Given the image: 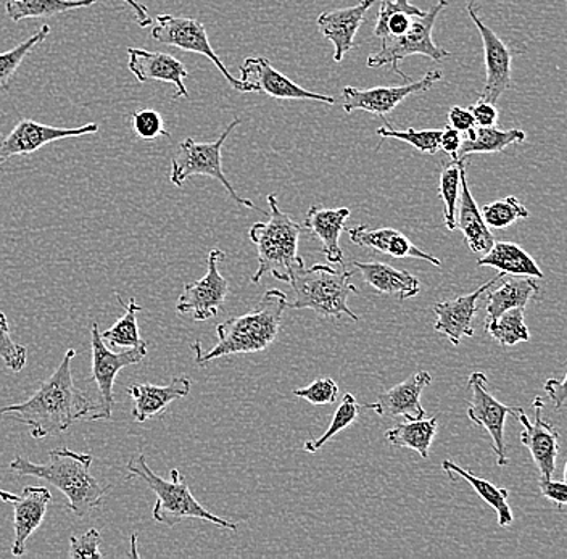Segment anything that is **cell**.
I'll use <instances>...</instances> for the list:
<instances>
[{"mask_svg": "<svg viewBox=\"0 0 567 559\" xmlns=\"http://www.w3.org/2000/svg\"><path fill=\"white\" fill-rule=\"evenodd\" d=\"M76 350L70 349L59 368L27 402L2 406L0 416H13L30 429L31 437H53L69 431L76 421L87 420L95 403L76 387L71 374V363Z\"/></svg>", "mask_w": 567, "mask_h": 559, "instance_id": "1", "label": "cell"}, {"mask_svg": "<svg viewBox=\"0 0 567 559\" xmlns=\"http://www.w3.org/2000/svg\"><path fill=\"white\" fill-rule=\"evenodd\" d=\"M287 303L289 302L282 290H268L254 310L218 324L216 328L218 342L212 350L204 352L200 343H193L195 363L198 366H205L210 361L223 359V356L265 352L281 331L282 314Z\"/></svg>", "mask_w": 567, "mask_h": 559, "instance_id": "2", "label": "cell"}, {"mask_svg": "<svg viewBox=\"0 0 567 559\" xmlns=\"http://www.w3.org/2000/svg\"><path fill=\"white\" fill-rule=\"evenodd\" d=\"M48 456V462L41 465L17 456L10 462L9 468L17 476L38 477L59 488L69 500L71 513L78 518H86L101 505L106 491V487L91 474L94 456L66 447L55 448Z\"/></svg>", "mask_w": 567, "mask_h": 559, "instance_id": "3", "label": "cell"}, {"mask_svg": "<svg viewBox=\"0 0 567 559\" xmlns=\"http://www.w3.org/2000/svg\"><path fill=\"white\" fill-rule=\"evenodd\" d=\"M354 272L357 270L337 271L332 265L322 263L305 268L303 258L297 257L289 268V284L296 299L287 303V308L311 310L324 318L360 320L347 303L350 293H358L357 286L350 284Z\"/></svg>", "mask_w": 567, "mask_h": 559, "instance_id": "4", "label": "cell"}, {"mask_svg": "<svg viewBox=\"0 0 567 559\" xmlns=\"http://www.w3.org/2000/svg\"><path fill=\"white\" fill-rule=\"evenodd\" d=\"M127 470L131 473L127 480L140 479L157 495V504L152 509L154 521L175 527L184 519H200L230 532H237V524L213 515L205 506L198 504L179 469H172V479L165 480L151 469L144 455H136L127 463Z\"/></svg>", "mask_w": 567, "mask_h": 559, "instance_id": "5", "label": "cell"}, {"mask_svg": "<svg viewBox=\"0 0 567 559\" xmlns=\"http://www.w3.org/2000/svg\"><path fill=\"white\" fill-rule=\"evenodd\" d=\"M268 221L255 222L248 231L257 246L258 270L251 276V284H258L266 275L289 284V268L299 257V239L303 228L281 210L276 194L266 197Z\"/></svg>", "mask_w": 567, "mask_h": 559, "instance_id": "6", "label": "cell"}, {"mask_svg": "<svg viewBox=\"0 0 567 559\" xmlns=\"http://www.w3.org/2000/svg\"><path fill=\"white\" fill-rule=\"evenodd\" d=\"M446 6H449V0H439V3H435L423 17H413L405 33L400 34V37L382 38V48L375 54L368 56L367 65L370 69L390 66L393 73L403 77L405 83H410L413 80L400 70V60L413 55L427 56V59L435 60V62L450 59L452 52L439 48L432 39L435 20Z\"/></svg>", "mask_w": 567, "mask_h": 559, "instance_id": "7", "label": "cell"}, {"mask_svg": "<svg viewBox=\"0 0 567 559\" xmlns=\"http://www.w3.org/2000/svg\"><path fill=\"white\" fill-rule=\"evenodd\" d=\"M240 120L236 118L225 131L218 139L213 143H197L193 137H187L183 143L179 144V151H177L176 157L172 161V173H169V180L173 186L183 187V184L193 176H208L218 180L230 196V199L236 201L240 207L250 208V210L261 211L266 215V211L260 210L254 201L243 199L239 194L234 189L233 184L226 178L225 172H223V158L221 151L229 134L240 125Z\"/></svg>", "mask_w": 567, "mask_h": 559, "instance_id": "8", "label": "cell"}, {"mask_svg": "<svg viewBox=\"0 0 567 559\" xmlns=\"http://www.w3.org/2000/svg\"><path fill=\"white\" fill-rule=\"evenodd\" d=\"M147 349L148 345L145 342L123 353L112 352L102 339L99 324H91L92 381L97 387L99 402L87 420H112L113 406L116 405L115 394H113L116 376L124 368L140 364L147 356Z\"/></svg>", "mask_w": 567, "mask_h": 559, "instance_id": "9", "label": "cell"}, {"mask_svg": "<svg viewBox=\"0 0 567 559\" xmlns=\"http://www.w3.org/2000/svg\"><path fill=\"white\" fill-rule=\"evenodd\" d=\"M151 37L154 41L159 42V44L207 56L213 65L219 70V73L226 77V81H228L234 90L244 92V94L250 92L243 81L236 80V77L229 73L225 63H223L221 59L213 51L210 41H208L207 30H205L202 21L190 19V17H173L165 13V15L157 17V24L152 28Z\"/></svg>", "mask_w": 567, "mask_h": 559, "instance_id": "10", "label": "cell"}, {"mask_svg": "<svg viewBox=\"0 0 567 559\" xmlns=\"http://www.w3.org/2000/svg\"><path fill=\"white\" fill-rule=\"evenodd\" d=\"M225 260L223 250L215 249L208 253L204 278L184 286L177 299L176 310L181 314L190 313L194 321H207L219 313L229 293L228 279L219 272V263Z\"/></svg>", "mask_w": 567, "mask_h": 559, "instance_id": "11", "label": "cell"}, {"mask_svg": "<svg viewBox=\"0 0 567 559\" xmlns=\"http://www.w3.org/2000/svg\"><path fill=\"white\" fill-rule=\"evenodd\" d=\"M473 398L467 408V417L471 423L487 431L492 438V448L496 455V465L508 466L509 459L506 456L505 423L506 417L512 415V406L503 405L488 391V380L484 373L471 374L467 380Z\"/></svg>", "mask_w": 567, "mask_h": 559, "instance_id": "12", "label": "cell"}, {"mask_svg": "<svg viewBox=\"0 0 567 559\" xmlns=\"http://www.w3.org/2000/svg\"><path fill=\"white\" fill-rule=\"evenodd\" d=\"M467 13H470L471 20L476 24L478 34L482 38V45H484L487 77H485L484 90L481 91L478 101L491 102V104L496 105L499 95H503V92L513 87L512 63L516 51L509 49L503 42V39L496 37L495 31L491 30L482 21L476 3L471 2L467 6Z\"/></svg>", "mask_w": 567, "mask_h": 559, "instance_id": "13", "label": "cell"}, {"mask_svg": "<svg viewBox=\"0 0 567 559\" xmlns=\"http://www.w3.org/2000/svg\"><path fill=\"white\" fill-rule=\"evenodd\" d=\"M442 77V70H431L420 81H410L403 86H379L371 87V90H357V87L347 86L342 90L343 110L347 113L361 110V112L372 113V115L384 120L385 115L393 112V108L402 104L406 97L432 90V86Z\"/></svg>", "mask_w": 567, "mask_h": 559, "instance_id": "14", "label": "cell"}, {"mask_svg": "<svg viewBox=\"0 0 567 559\" xmlns=\"http://www.w3.org/2000/svg\"><path fill=\"white\" fill-rule=\"evenodd\" d=\"M97 131V123H89V125L80 127H53L41 125L34 120H20L9 134H0V165L17 155L28 157L55 141L87 136Z\"/></svg>", "mask_w": 567, "mask_h": 559, "instance_id": "15", "label": "cell"}, {"mask_svg": "<svg viewBox=\"0 0 567 559\" xmlns=\"http://www.w3.org/2000/svg\"><path fill=\"white\" fill-rule=\"evenodd\" d=\"M240 81L250 92H260L272 99L282 101H317L322 104L334 105L336 99L331 95L318 94L303 90L289 77L279 73L266 56H248L240 65Z\"/></svg>", "mask_w": 567, "mask_h": 559, "instance_id": "16", "label": "cell"}, {"mask_svg": "<svg viewBox=\"0 0 567 559\" xmlns=\"http://www.w3.org/2000/svg\"><path fill=\"white\" fill-rule=\"evenodd\" d=\"M544 400L537 397L534 400L535 421L532 423L526 412L519 406H512V415L519 420L524 431L520 433V444L529 451L535 466H537L540 477L549 479L556 470V459L559 455V444L561 435L558 431L544 420Z\"/></svg>", "mask_w": 567, "mask_h": 559, "instance_id": "17", "label": "cell"}, {"mask_svg": "<svg viewBox=\"0 0 567 559\" xmlns=\"http://www.w3.org/2000/svg\"><path fill=\"white\" fill-rule=\"evenodd\" d=\"M503 276H505L503 272H498L496 278L485 282L474 292L434 306L435 318H437L434 324L435 331L449 339L453 345H460L463 338H474V320H476L478 310V299L488 289L494 288Z\"/></svg>", "mask_w": 567, "mask_h": 559, "instance_id": "18", "label": "cell"}, {"mask_svg": "<svg viewBox=\"0 0 567 559\" xmlns=\"http://www.w3.org/2000/svg\"><path fill=\"white\" fill-rule=\"evenodd\" d=\"M432 382L431 373L417 371L406 381L400 382L395 387L389 389L379 395L375 403H367L361 408L372 410L382 417H405L406 421H417L425 417L424 406L421 405V395Z\"/></svg>", "mask_w": 567, "mask_h": 559, "instance_id": "19", "label": "cell"}, {"mask_svg": "<svg viewBox=\"0 0 567 559\" xmlns=\"http://www.w3.org/2000/svg\"><path fill=\"white\" fill-rule=\"evenodd\" d=\"M127 55H130L127 69L140 83H148V81L169 83L176 87L177 97H189V91L186 87V77L189 76V72L176 56L137 48L127 49Z\"/></svg>", "mask_w": 567, "mask_h": 559, "instance_id": "20", "label": "cell"}, {"mask_svg": "<svg viewBox=\"0 0 567 559\" xmlns=\"http://www.w3.org/2000/svg\"><path fill=\"white\" fill-rule=\"evenodd\" d=\"M374 3L375 0H360L357 6L331 10L318 17L319 31L334 45L336 63L342 62L343 56L354 48V37Z\"/></svg>", "mask_w": 567, "mask_h": 559, "instance_id": "21", "label": "cell"}, {"mask_svg": "<svg viewBox=\"0 0 567 559\" xmlns=\"http://www.w3.org/2000/svg\"><path fill=\"white\" fill-rule=\"evenodd\" d=\"M51 501L52 494L48 487H27L23 494L18 495V500L13 501L16 539L12 544V557H23L27 553V541L44 522Z\"/></svg>", "mask_w": 567, "mask_h": 559, "instance_id": "22", "label": "cell"}, {"mask_svg": "<svg viewBox=\"0 0 567 559\" xmlns=\"http://www.w3.org/2000/svg\"><path fill=\"white\" fill-rule=\"evenodd\" d=\"M349 218V208H326L313 205L303 219L305 231L318 237L329 265L343 267L346 263L342 247H340V236L346 231V222Z\"/></svg>", "mask_w": 567, "mask_h": 559, "instance_id": "23", "label": "cell"}, {"mask_svg": "<svg viewBox=\"0 0 567 559\" xmlns=\"http://www.w3.org/2000/svg\"><path fill=\"white\" fill-rule=\"evenodd\" d=\"M190 380L187 376L175 377L169 384H134L127 389L133 398V417L136 423H145L163 415L175 400L186 398L190 394Z\"/></svg>", "mask_w": 567, "mask_h": 559, "instance_id": "24", "label": "cell"}, {"mask_svg": "<svg viewBox=\"0 0 567 559\" xmlns=\"http://www.w3.org/2000/svg\"><path fill=\"white\" fill-rule=\"evenodd\" d=\"M346 231L349 232L350 240L357 246L378 250V252L389 255L392 258H414V260L427 261L434 267H441L442 265L441 258L424 252L396 229H371L367 225H361L357 228L346 229Z\"/></svg>", "mask_w": 567, "mask_h": 559, "instance_id": "25", "label": "cell"}, {"mask_svg": "<svg viewBox=\"0 0 567 559\" xmlns=\"http://www.w3.org/2000/svg\"><path fill=\"white\" fill-rule=\"evenodd\" d=\"M456 215H458V218H456V229H460L464 237H466L471 252L478 255L487 253L495 244V236L492 235L491 228L485 225L476 199H474L473 193H471L466 178V162L461 163V190Z\"/></svg>", "mask_w": 567, "mask_h": 559, "instance_id": "26", "label": "cell"}, {"mask_svg": "<svg viewBox=\"0 0 567 559\" xmlns=\"http://www.w3.org/2000/svg\"><path fill=\"white\" fill-rule=\"evenodd\" d=\"M354 270L360 271L364 281L378 292L384 296H396L400 302H405L408 299H413L421 292V282L416 276L411 275L410 271L396 270L390 265L381 263H360L353 261Z\"/></svg>", "mask_w": 567, "mask_h": 559, "instance_id": "27", "label": "cell"}, {"mask_svg": "<svg viewBox=\"0 0 567 559\" xmlns=\"http://www.w3.org/2000/svg\"><path fill=\"white\" fill-rule=\"evenodd\" d=\"M503 284L491 290L487 296V317L492 321L503 311L512 308H526L532 300L540 299V284L530 276H508L502 278Z\"/></svg>", "mask_w": 567, "mask_h": 559, "instance_id": "28", "label": "cell"}, {"mask_svg": "<svg viewBox=\"0 0 567 559\" xmlns=\"http://www.w3.org/2000/svg\"><path fill=\"white\" fill-rule=\"evenodd\" d=\"M477 267L495 268L508 276L544 278V271L538 268L537 261L523 247L514 242H495L487 253L478 258Z\"/></svg>", "mask_w": 567, "mask_h": 559, "instance_id": "29", "label": "cell"}, {"mask_svg": "<svg viewBox=\"0 0 567 559\" xmlns=\"http://www.w3.org/2000/svg\"><path fill=\"white\" fill-rule=\"evenodd\" d=\"M464 134L466 137L461 141L458 151V158H464V161L467 155L503 152L509 145L523 144L527 137L523 130L503 131L496 126H474L473 130Z\"/></svg>", "mask_w": 567, "mask_h": 559, "instance_id": "30", "label": "cell"}, {"mask_svg": "<svg viewBox=\"0 0 567 559\" xmlns=\"http://www.w3.org/2000/svg\"><path fill=\"white\" fill-rule=\"evenodd\" d=\"M442 469L445 470L452 479L455 476L463 477V479L466 480L474 490H476L478 497H481L485 504L491 506V508L495 509L496 515H498L499 526H512L513 513L508 505L509 491L506 490V488L495 487L494 484L488 483V480L474 476L470 470L461 468V466L449 462V459H445V462L442 463Z\"/></svg>", "mask_w": 567, "mask_h": 559, "instance_id": "31", "label": "cell"}, {"mask_svg": "<svg viewBox=\"0 0 567 559\" xmlns=\"http://www.w3.org/2000/svg\"><path fill=\"white\" fill-rule=\"evenodd\" d=\"M439 431L437 417H429V420L408 421V423L399 424V426L389 429L385 438L390 445L400 448H410L420 453L421 458H429L431 445L434 442Z\"/></svg>", "mask_w": 567, "mask_h": 559, "instance_id": "32", "label": "cell"}, {"mask_svg": "<svg viewBox=\"0 0 567 559\" xmlns=\"http://www.w3.org/2000/svg\"><path fill=\"white\" fill-rule=\"evenodd\" d=\"M97 2L99 0H7L6 13L17 23L24 19H51Z\"/></svg>", "mask_w": 567, "mask_h": 559, "instance_id": "33", "label": "cell"}, {"mask_svg": "<svg viewBox=\"0 0 567 559\" xmlns=\"http://www.w3.org/2000/svg\"><path fill=\"white\" fill-rule=\"evenodd\" d=\"M524 310L526 308H512V310L503 311L494 320L485 321V331L502 346H513L517 345V343L529 342L530 332L526 321H524Z\"/></svg>", "mask_w": 567, "mask_h": 559, "instance_id": "34", "label": "cell"}, {"mask_svg": "<svg viewBox=\"0 0 567 559\" xmlns=\"http://www.w3.org/2000/svg\"><path fill=\"white\" fill-rule=\"evenodd\" d=\"M142 311V307L136 299H130L124 307V314L116 321L112 328L101 332L102 339L109 343L112 349L115 346H124V349H133L145 343L140 334V325H137V313Z\"/></svg>", "mask_w": 567, "mask_h": 559, "instance_id": "35", "label": "cell"}, {"mask_svg": "<svg viewBox=\"0 0 567 559\" xmlns=\"http://www.w3.org/2000/svg\"><path fill=\"white\" fill-rule=\"evenodd\" d=\"M464 158L445 163L441 172V186L439 194L445 204V226L449 231L456 229V210H458L461 190V163Z\"/></svg>", "mask_w": 567, "mask_h": 559, "instance_id": "36", "label": "cell"}, {"mask_svg": "<svg viewBox=\"0 0 567 559\" xmlns=\"http://www.w3.org/2000/svg\"><path fill=\"white\" fill-rule=\"evenodd\" d=\"M361 405L357 402V398L352 394L343 395L342 402H340L339 408L336 410L334 416H332L331 424H329L328 431L315 441L305 442L303 451L307 453H317L336 437L337 434L342 433L347 427L352 426L354 421L360 416Z\"/></svg>", "mask_w": 567, "mask_h": 559, "instance_id": "37", "label": "cell"}, {"mask_svg": "<svg viewBox=\"0 0 567 559\" xmlns=\"http://www.w3.org/2000/svg\"><path fill=\"white\" fill-rule=\"evenodd\" d=\"M49 34H51V27H49V24H42L38 33L33 34V37L28 38L27 41L18 44L17 48L0 54V87H3V90L9 87L10 81L16 76L23 60L33 51L35 45L45 41Z\"/></svg>", "mask_w": 567, "mask_h": 559, "instance_id": "38", "label": "cell"}, {"mask_svg": "<svg viewBox=\"0 0 567 559\" xmlns=\"http://www.w3.org/2000/svg\"><path fill=\"white\" fill-rule=\"evenodd\" d=\"M375 134L382 139H399L403 143L411 144L416 147L421 154L435 155L441 148V130H423L417 131L408 127L405 131L395 130L389 122L384 126L378 127Z\"/></svg>", "mask_w": 567, "mask_h": 559, "instance_id": "39", "label": "cell"}, {"mask_svg": "<svg viewBox=\"0 0 567 559\" xmlns=\"http://www.w3.org/2000/svg\"><path fill=\"white\" fill-rule=\"evenodd\" d=\"M481 214L484 217L485 225L494 229H505L517 219L530 217L529 210L513 196L496 200L494 204L484 205Z\"/></svg>", "mask_w": 567, "mask_h": 559, "instance_id": "40", "label": "cell"}, {"mask_svg": "<svg viewBox=\"0 0 567 559\" xmlns=\"http://www.w3.org/2000/svg\"><path fill=\"white\" fill-rule=\"evenodd\" d=\"M0 360L12 373H20L28 363L27 346L13 341L9 321L2 310H0Z\"/></svg>", "mask_w": 567, "mask_h": 559, "instance_id": "41", "label": "cell"}, {"mask_svg": "<svg viewBox=\"0 0 567 559\" xmlns=\"http://www.w3.org/2000/svg\"><path fill=\"white\" fill-rule=\"evenodd\" d=\"M131 126H133L134 134L142 141H154L157 137L172 136L165 127L162 115L152 108L134 112L131 115Z\"/></svg>", "mask_w": 567, "mask_h": 559, "instance_id": "42", "label": "cell"}, {"mask_svg": "<svg viewBox=\"0 0 567 559\" xmlns=\"http://www.w3.org/2000/svg\"><path fill=\"white\" fill-rule=\"evenodd\" d=\"M293 395L307 400L311 405H332L339 397V385L331 377H319V380L311 382L308 387L296 389Z\"/></svg>", "mask_w": 567, "mask_h": 559, "instance_id": "43", "label": "cell"}, {"mask_svg": "<svg viewBox=\"0 0 567 559\" xmlns=\"http://www.w3.org/2000/svg\"><path fill=\"white\" fill-rule=\"evenodd\" d=\"M102 536L97 529H89L86 534L81 537H70V551L71 559L81 558H104L101 551Z\"/></svg>", "mask_w": 567, "mask_h": 559, "instance_id": "44", "label": "cell"}, {"mask_svg": "<svg viewBox=\"0 0 567 559\" xmlns=\"http://www.w3.org/2000/svg\"><path fill=\"white\" fill-rule=\"evenodd\" d=\"M406 13L410 17H423L425 12L411 6L410 0H381V9H379L378 21H375L374 37L381 38L384 30L385 21L392 13Z\"/></svg>", "mask_w": 567, "mask_h": 559, "instance_id": "45", "label": "cell"}, {"mask_svg": "<svg viewBox=\"0 0 567 559\" xmlns=\"http://www.w3.org/2000/svg\"><path fill=\"white\" fill-rule=\"evenodd\" d=\"M538 487H540V494L547 500L558 506L559 511H565L567 505V486L565 480H553L551 477L544 479V477H540Z\"/></svg>", "mask_w": 567, "mask_h": 559, "instance_id": "46", "label": "cell"}, {"mask_svg": "<svg viewBox=\"0 0 567 559\" xmlns=\"http://www.w3.org/2000/svg\"><path fill=\"white\" fill-rule=\"evenodd\" d=\"M467 108H470L476 126H495L498 122V110L491 102L477 101V104Z\"/></svg>", "mask_w": 567, "mask_h": 559, "instance_id": "47", "label": "cell"}, {"mask_svg": "<svg viewBox=\"0 0 567 559\" xmlns=\"http://www.w3.org/2000/svg\"><path fill=\"white\" fill-rule=\"evenodd\" d=\"M449 125L455 127L460 133H467L476 126L470 108L452 107L449 112Z\"/></svg>", "mask_w": 567, "mask_h": 559, "instance_id": "48", "label": "cell"}, {"mask_svg": "<svg viewBox=\"0 0 567 559\" xmlns=\"http://www.w3.org/2000/svg\"><path fill=\"white\" fill-rule=\"evenodd\" d=\"M461 141H463V136H461L460 131H456L455 127L450 125L443 127L441 134V148L443 152H446V154L452 155L453 161L458 158Z\"/></svg>", "mask_w": 567, "mask_h": 559, "instance_id": "49", "label": "cell"}, {"mask_svg": "<svg viewBox=\"0 0 567 559\" xmlns=\"http://www.w3.org/2000/svg\"><path fill=\"white\" fill-rule=\"evenodd\" d=\"M545 392L549 400L555 403L556 410H563L566 405V377H563L561 381L558 380H549L547 384H545Z\"/></svg>", "mask_w": 567, "mask_h": 559, "instance_id": "50", "label": "cell"}, {"mask_svg": "<svg viewBox=\"0 0 567 559\" xmlns=\"http://www.w3.org/2000/svg\"><path fill=\"white\" fill-rule=\"evenodd\" d=\"M124 2H126L127 6L133 9L134 15H136L137 24H140L141 28H151V13H148V10L145 9V6H142V3L137 2V0H124Z\"/></svg>", "mask_w": 567, "mask_h": 559, "instance_id": "51", "label": "cell"}, {"mask_svg": "<svg viewBox=\"0 0 567 559\" xmlns=\"http://www.w3.org/2000/svg\"><path fill=\"white\" fill-rule=\"evenodd\" d=\"M0 500L6 501V504H13V501L18 500V495L10 494V491H6L0 488Z\"/></svg>", "mask_w": 567, "mask_h": 559, "instance_id": "52", "label": "cell"}]
</instances>
